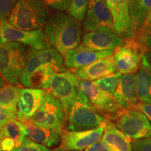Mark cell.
I'll return each mask as SVG.
<instances>
[{
    "label": "cell",
    "instance_id": "obj_1",
    "mask_svg": "<svg viewBox=\"0 0 151 151\" xmlns=\"http://www.w3.org/2000/svg\"><path fill=\"white\" fill-rule=\"evenodd\" d=\"M45 35L50 44L65 56L80 45L82 30L78 20L70 15L57 11L47 21Z\"/></svg>",
    "mask_w": 151,
    "mask_h": 151
},
{
    "label": "cell",
    "instance_id": "obj_2",
    "mask_svg": "<svg viewBox=\"0 0 151 151\" xmlns=\"http://www.w3.org/2000/svg\"><path fill=\"white\" fill-rule=\"evenodd\" d=\"M106 120L78 88L76 97L67 113V130L80 132L97 129L105 125Z\"/></svg>",
    "mask_w": 151,
    "mask_h": 151
},
{
    "label": "cell",
    "instance_id": "obj_3",
    "mask_svg": "<svg viewBox=\"0 0 151 151\" xmlns=\"http://www.w3.org/2000/svg\"><path fill=\"white\" fill-rule=\"evenodd\" d=\"M29 50L25 45L0 40V73L11 85H18L27 65Z\"/></svg>",
    "mask_w": 151,
    "mask_h": 151
},
{
    "label": "cell",
    "instance_id": "obj_4",
    "mask_svg": "<svg viewBox=\"0 0 151 151\" xmlns=\"http://www.w3.org/2000/svg\"><path fill=\"white\" fill-rule=\"evenodd\" d=\"M47 11L42 0H18L8 18L9 24L22 30L41 29L46 24Z\"/></svg>",
    "mask_w": 151,
    "mask_h": 151
},
{
    "label": "cell",
    "instance_id": "obj_5",
    "mask_svg": "<svg viewBox=\"0 0 151 151\" xmlns=\"http://www.w3.org/2000/svg\"><path fill=\"white\" fill-rule=\"evenodd\" d=\"M67 121V115L62 102L46 90L40 109L27 122L62 133Z\"/></svg>",
    "mask_w": 151,
    "mask_h": 151
},
{
    "label": "cell",
    "instance_id": "obj_6",
    "mask_svg": "<svg viewBox=\"0 0 151 151\" xmlns=\"http://www.w3.org/2000/svg\"><path fill=\"white\" fill-rule=\"evenodd\" d=\"M111 120L131 140L143 139L151 134V123L145 114L137 109H122Z\"/></svg>",
    "mask_w": 151,
    "mask_h": 151
},
{
    "label": "cell",
    "instance_id": "obj_7",
    "mask_svg": "<svg viewBox=\"0 0 151 151\" xmlns=\"http://www.w3.org/2000/svg\"><path fill=\"white\" fill-rule=\"evenodd\" d=\"M0 40L2 42L20 43L37 50L50 47L42 29H20L9 24L7 20H0Z\"/></svg>",
    "mask_w": 151,
    "mask_h": 151
},
{
    "label": "cell",
    "instance_id": "obj_8",
    "mask_svg": "<svg viewBox=\"0 0 151 151\" xmlns=\"http://www.w3.org/2000/svg\"><path fill=\"white\" fill-rule=\"evenodd\" d=\"M76 86L84 92L94 108L99 112L104 113L106 118H109L108 120H111L122 109L114 97L105 93L92 81L77 78Z\"/></svg>",
    "mask_w": 151,
    "mask_h": 151
},
{
    "label": "cell",
    "instance_id": "obj_9",
    "mask_svg": "<svg viewBox=\"0 0 151 151\" xmlns=\"http://www.w3.org/2000/svg\"><path fill=\"white\" fill-rule=\"evenodd\" d=\"M75 76L69 71L55 73L50 79L48 88V92L61 101L67 115L77 95V78Z\"/></svg>",
    "mask_w": 151,
    "mask_h": 151
},
{
    "label": "cell",
    "instance_id": "obj_10",
    "mask_svg": "<svg viewBox=\"0 0 151 151\" xmlns=\"http://www.w3.org/2000/svg\"><path fill=\"white\" fill-rule=\"evenodd\" d=\"M86 31H115L111 12L106 0H90L83 21ZM116 32V31H115Z\"/></svg>",
    "mask_w": 151,
    "mask_h": 151
},
{
    "label": "cell",
    "instance_id": "obj_11",
    "mask_svg": "<svg viewBox=\"0 0 151 151\" xmlns=\"http://www.w3.org/2000/svg\"><path fill=\"white\" fill-rule=\"evenodd\" d=\"M141 52L132 39H125L114 52L116 69L121 74L137 72L141 65Z\"/></svg>",
    "mask_w": 151,
    "mask_h": 151
},
{
    "label": "cell",
    "instance_id": "obj_12",
    "mask_svg": "<svg viewBox=\"0 0 151 151\" xmlns=\"http://www.w3.org/2000/svg\"><path fill=\"white\" fill-rule=\"evenodd\" d=\"M62 55L55 48L49 47L48 48L38 50L30 49L27 65L20 77L26 76L37 68L45 66L52 67L57 73L63 72L67 70L62 67Z\"/></svg>",
    "mask_w": 151,
    "mask_h": 151
},
{
    "label": "cell",
    "instance_id": "obj_13",
    "mask_svg": "<svg viewBox=\"0 0 151 151\" xmlns=\"http://www.w3.org/2000/svg\"><path fill=\"white\" fill-rule=\"evenodd\" d=\"M104 127V125L97 129L80 132L64 130L61 134V142L58 148L81 151L85 150L87 147L101 140Z\"/></svg>",
    "mask_w": 151,
    "mask_h": 151
},
{
    "label": "cell",
    "instance_id": "obj_14",
    "mask_svg": "<svg viewBox=\"0 0 151 151\" xmlns=\"http://www.w3.org/2000/svg\"><path fill=\"white\" fill-rule=\"evenodd\" d=\"M122 43V38L115 31L110 30L88 32L83 37V46L89 51L115 50Z\"/></svg>",
    "mask_w": 151,
    "mask_h": 151
},
{
    "label": "cell",
    "instance_id": "obj_15",
    "mask_svg": "<svg viewBox=\"0 0 151 151\" xmlns=\"http://www.w3.org/2000/svg\"><path fill=\"white\" fill-rule=\"evenodd\" d=\"M46 90L35 88H23L18 104L17 119L20 122L28 121L40 109L44 101Z\"/></svg>",
    "mask_w": 151,
    "mask_h": 151
},
{
    "label": "cell",
    "instance_id": "obj_16",
    "mask_svg": "<svg viewBox=\"0 0 151 151\" xmlns=\"http://www.w3.org/2000/svg\"><path fill=\"white\" fill-rule=\"evenodd\" d=\"M113 97L122 109H134L141 103L135 73L122 76Z\"/></svg>",
    "mask_w": 151,
    "mask_h": 151
},
{
    "label": "cell",
    "instance_id": "obj_17",
    "mask_svg": "<svg viewBox=\"0 0 151 151\" xmlns=\"http://www.w3.org/2000/svg\"><path fill=\"white\" fill-rule=\"evenodd\" d=\"M114 22L116 32L122 38H133L131 20L129 14V0H106Z\"/></svg>",
    "mask_w": 151,
    "mask_h": 151
},
{
    "label": "cell",
    "instance_id": "obj_18",
    "mask_svg": "<svg viewBox=\"0 0 151 151\" xmlns=\"http://www.w3.org/2000/svg\"><path fill=\"white\" fill-rule=\"evenodd\" d=\"M115 50L89 51L84 48L83 44H80L77 48L70 50L65 55V64L69 69L76 70L89 65L100 59L113 55Z\"/></svg>",
    "mask_w": 151,
    "mask_h": 151
},
{
    "label": "cell",
    "instance_id": "obj_19",
    "mask_svg": "<svg viewBox=\"0 0 151 151\" xmlns=\"http://www.w3.org/2000/svg\"><path fill=\"white\" fill-rule=\"evenodd\" d=\"M116 67L114 64L113 55L102 58L97 61L73 70L74 75L77 78L83 81H96L116 73Z\"/></svg>",
    "mask_w": 151,
    "mask_h": 151
},
{
    "label": "cell",
    "instance_id": "obj_20",
    "mask_svg": "<svg viewBox=\"0 0 151 151\" xmlns=\"http://www.w3.org/2000/svg\"><path fill=\"white\" fill-rule=\"evenodd\" d=\"M101 141L105 143L109 151H132L131 139L126 137L116 127V124L107 119Z\"/></svg>",
    "mask_w": 151,
    "mask_h": 151
},
{
    "label": "cell",
    "instance_id": "obj_21",
    "mask_svg": "<svg viewBox=\"0 0 151 151\" xmlns=\"http://www.w3.org/2000/svg\"><path fill=\"white\" fill-rule=\"evenodd\" d=\"M26 136L38 143L46 147H52L61 142V134L55 130L39 127L30 123L24 122Z\"/></svg>",
    "mask_w": 151,
    "mask_h": 151
},
{
    "label": "cell",
    "instance_id": "obj_22",
    "mask_svg": "<svg viewBox=\"0 0 151 151\" xmlns=\"http://www.w3.org/2000/svg\"><path fill=\"white\" fill-rule=\"evenodd\" d=\"M151 12V0H129V14L133 37L140 32Z\"/></svg>",
    "mask_w": 151,
    "mask_h": 151
},
{
    "label": "cell",
    "instance_id": "obj_23",
    "mask_svg": "<svg viewBox=\"0 0 151 151\" xmlns=\"http://www.w3.org/2000/svg\"><path fill=\"white\" fill-rule=\"evenodd\" d=\"M56 71L50 66L37 68L29 75L20 77V82L26 87L35 89H48L50 79Z\"/></svg>",
    "mask_w": 151,
    "mask_h": 151
},
{
    "label": "cell",
    "instance_id": "obj_24",
    "mask_svg": "<svg viewBox=\"0 0 151 151\" xmlns=\"http://www.w3.org/2000/svg\"><path fill=\"white\" fill-rule=\"evenodd\" d=\"M22 89L15 85H4L0 89V106L17 114L18 104Z\"/></svg>",
    "mask_w": 151,
    "mask_h": 151
},
{
    "label": "cell",
    "instance_id": "obj_25",
    "mask_svg": "<svg viewBox=\"0 0 151 151\" xmlns=\"http://www.w3.org/2000/svg\"><path fill=\"white\" fill-rule=\"evenodd\" d=\"M135 77L141 102L151 104V72L141 64Z\"/></svg>",
    "mask_w": 151,
    "mask_h": 151
},
{
    "label": "cell",
    "instance_id": "obj_26",
    "mask_svg": "<svg viewBox=\"0 0 151 151\" xmlns=\"http://www.w3.org/2000/svg\"><path fill=\"white\" fill-rule=\"evenodd\" d=\"M26 137L27 136L24 123L19 120H11L0 129V139L2 138H9L12 139L16 143V148L22 144Z\"/></svg>",
    "mask_w": 151,
    "mask_h": 151
},
{
    "label": "cell",
    "instance_id": "obj_27",
    "mask_svg": "<svg viewBox=\"0 0 151 151\" xmlns=\"http://www.w3.org/2000/svg\"><path fill=\"white\" fill-rule=\"evenodd\" d=\"M132 39L140 49L142 55L146 50L151 48V12L140 32Z\"/></svg>",
    "mask_w": 151,
    "mask_h": 151
},
{
    "label": "cell",
    "instance_id": "obj_28",
    "mask_svg": "<svg viewBox=\"0 0 151 151\" xmlns=\"http://www.w3.org/2000/svg\"><path fill=\"white\" fill-rule=\"evenodd\" d=\"M121 78V73L118 72L114 73L113 74L94 81L93 83L100 90H102L105 93L108 94L109 95L113 97V94L116 92L117 87H118Z\"/></svg>",
    "mask_w": 151,
    "mask_h": 151
},
{
    "label": "cell",
    "instance_id": "obj_29",
    "mask_svg": "<svg viewBox=\"0 0 151 151\" xmlns=\"http://www.w3.org/2000/svg\"><path fill=\"white\" fill-rule=\"evenodd\" d=\"M90 0H71L69 14L78 20L82 21L85 19Z\"/></svg>",
    "mask_w": 151,
    "mask_h": 151
},
{
    "label": "cell",
    "instance_id": "obj_30",
    "mask_svg": "<svg viewBox=\"0 0 151 151\" xmlns=\"http://www.w3.org/2000/svg\"><path fill=\"white\" fill-rule=\"evenodd\" d=\"M12 151H50L46 146L38 143L26 137L22 144Z\"/></svg>",
    "mask_w": 151,
    "mask_h": 151
},
{
    "label": "cell",
    "instance_id": "obj_31",
    "mask_svg": "<svg viewBox=\"0 0 151 151\" xmlns=\"http://www.w3.org/2000/svg\"><path fill=\"white\" fill-rule=\"evenodd\" d=\"M45 6L53 10L65 11L69 10L71 0H42Z\"/></svg>",
    "mask_w": 151,
    "mask_h": 151
},
{
    "label": "cell",
    "instance_id": "obj_32",
    "mask_svg": "<svg viewBox=\"0 0 151 151\" xmlns=\"http://www.w3.org/2000/svg\"><path fill=\"white\" fill-rule=\"evenodd\" d=\"M18 0H0V20H8Z\"/></svg>",
    "mask_w": 151,
    "mask_h": 151
},
{
    "label": "cell",
    "instance_id": "obj_33",
    "mask_svg": "<svg viewBox=\"0 0 151 151\" xmlns=\"http://www.w3.org/2000/svg\"><path fill=\"white\" fill-rule=\"evenodd\" d=\"M132 151H151V134L143 139L134 140Z\"/></svg>",
    "mask_w": 151,
    "mask_h": 151
},
{
    "label": "cell",
    "instance_id": "obj_34",
    "mask_svg": "<svg viewBox=\"0 0 151 151\" xmlns=\"http://www.w3.org/2000/svg\"><path fill=\"white\" fill-rule=\"evenodd\" d=\"M17 114L11 111H7L3 109L0 106V129L2 128L6 124L13 120H16Z\"/></svg>",
    "mask_w": 151,
    "mask_h": 151
},
{
    "label": "cell",
    "instance_id": "obj_35",
    "mask_svg": "<svg viewBox=\"0 0 151 151\" xmlns=\"http://www.w3.org/2000/svg\"><path fill=\"white\" fill-rule=\"evenodd\" d=\"M0 146L3 151H12L16 148L15 141L9 138H2L0 139Z\"/></svg>",
    "mask_w": 151,
    "mask_h": 151
},
{
    "label": "cell",
    "instance_id": "obj_36",
    "mask_svg": "<svg viewBox=\"0 0 151 151\" xmlns=\"http://www.w3.org/2000/svg\"><path fill=\"white\" fill-rule=\"evenodd\" d=\"M134 109H137L142 112L148 118L149 121L151 122V104L141 102Z\"/></svg>",
    "mask_w": 151,
    "mask_h": 151
},
{
    "label": "cell",
    "instance_id": "obj_37",
    "mask_svg": "<svg viewBox=\"0 0 151 151\" xmlns=\"http://www.w3.org/2000/svg\"><path fill=\"white\" fill-rule=\"evenodd\" d=\"M141 64L151 72V48L146 50L143 53L141 56Z\"/></svg>",
    "mask_w": 151,
    "mask_h": 151
},
{
    "label": "cell",
    "instance_id": "obj_38",
    "mask_svg": "<svg viewBox=\"0 0 151 151\" xmlns=\"http://www.w3.org/2000/svg\"><path fill=\"white\" fill-rule=\"evenodd\" d=\"M84 151H109V150L105 143L101 140L99 142L87 147Z\"/></svg>",
    "mask_w": 151,
    "mask_h": 151
},
{
    "label": "cell",
    "instance_id": "obj_39",
    "mask_svg": "<svg viewBox=\"0 0 151 151\" xmlns=\"http://www.w3.org/2000/svg\"><path fill=\"white\" fill-rule=\"evenodd\" d=\"M52 151H81V150H68V149H61L60 148H57L54 149Z\"/></svg>",
    "mask_w": 151,
    "mask_h": 151
},
{
    "label": "cell",
    "instance_id": "obj_40",
    "mask_svg": "<svg viewBox=\"0 0 151 151\" xmlns=\"http://www.w3.org/2000/svg\"><path fill=\"white\" fill-rule=\"evenodd\" d=\"M4 86V82L3 78H1V76H0V89H1Z\"/></svg>",
    "mask_w": 151,
    "mask_h": 151
},
{
    "label": "cell",
    "instance_id": "obj_41",
    "mask_svg": "<svg viewBox=\"0 0 151 151\" xmlns=\"http://www.w3.org/2000/svg\"><path fill=\"white\" fill-rule=\"evenodd\" d=\"M0 151H3L2 149H1V146H0Z\"/></svg>",
    "mask_w": 151,
    "mask_h": 151
}]
</instances>
